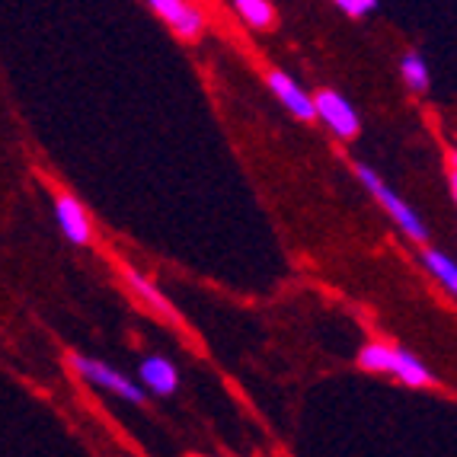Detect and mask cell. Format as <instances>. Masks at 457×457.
I'll list each match as a JSON object with an SVG mask.
<instances>
[{
  "label": "cell",
  "mask_w": 457,
  "mask_h": 457,
  "mask_svg": "<svg viewBox=\"0 0 457 457\" xmlns=\"http://www.w3.org/2000/svg\"><path fill=\"white\" fill-rule=\"evenodd\" d=\"M355 176H359V183L365 186L368 192H371L374 202H378V205H381L384 212L390 214V221L403 230L412 244H426V240H428V228H426V221H422L420 214H416V208L406 205L403 198L396 195V192L390 189V186L384 183L381 176L374 173L368 163H355Z\"/></svg>",
  "instance_id": "obj_1"
},
{
  "label": "cell",
  "mask_w": 457,
  "mask_h": 457,
  "mask_svg": "<svg viewBox=\"0 0 457 457\" xmlns=\"http://www.w3.org/2000/svg\"><path fill=\"white\" fill-rule=\"evenodd\" d=\"M71 368H74L87 384L106 390V394L122 396V400H129V403H145L147 400L145 390L137 387L135 381H129L122 371H115L112 365H106V361L90 359V355H71Z\"/></svg>",
  "instance_id": "obj_2"
},
{
  "label": "cell",
  "mask_w": 457,
  "mask_h": 457,
  "mask_svg": "<svg viewBox=\"0 0 457 457\" xmlns=\"http://www.w3.org/2000/svg\"><path fill=\"white\" fill-rule=\"evenodd\" d=\"M313 115L333 131L336 137H343V141H352V137H359L361 131V119L355 112L349 99L343 93L329 90V87H320V90L313 93Z\"/></svg>",
  "instance_id": "obj_3"
},
{
  "label": "cell",
  "mask_w": 457,
  "mask_h": 457,
  "mask_svg": "<svg viewBox=\"0 0 457 457\" xmlns=\"http://www.w3.org/2000/svg\"><path fill=\"white\" fill-rule=\"evenodd\" d=\"M147 4L179 38H189L192 42V38L205 32V13L192 0H147Z\"/></svg>",
  "instance_id": "obj_4"
},
{
  "label": "cell",
  "mask_w": 457,
  "mask_h": 457,
  "mask_svg": "<svg viewBox=\"0 0 457 457\" xmlns=\"http://www.w3.org/2000/svg\"><path fill=\"white\" fill-rule=\"evenodd\" d=\"M54 221H58L62 234L68 237V244L87 246L93 240L90 214L84 212V205L71 192H54Z\"/></svg>",
  "instance_id": "obj_5"
},
{
  "label": "cell",
  "mask_w": 457,
  "mask_h": 457,
  "mask_svg": "<svg viewBox=\"0 0 457 457\" xmlns=\"http://www.w3.org/2000/svg\"><path fill=\"white\" fill-rule=\"evenodd\" d=\"M266 84H269V90L275 93V99H278V103H282L295 119H301V122H313V119H317V115H313L311 93L297 84L295 77H288L285 71H269Z\"/></svg>",
  "instance_id": "obj_6"
},
{
  "label": "cell",
  "mask_w": 457,
  "mask_h": 457,
  "mask_svg": "<svg viewBox=\"0 0 457 457\" xmlns=\"http://www.w3.org/2000/svg\"><path fill=\"white\" fill-rule=\"evenodd\" d=\"M137 378H141V384L157 396H173L176 387H179V371H176L173 361L163 359V355H151V359L141 361V365H137Z\"/></svg>",
  "instance_id": "obj_7"
},
{
  "label": "cell",
  "mask_w": 457,
  "mask_h": 457,
  "mask_svg": "<svg viewBox=\"0 0 457 457\" xmlns=\"http://www.w3.org/2000/svg\"><path fill=\"white\" fill-rule=\"evenodd\" d=\"M387 374H394L400 384H406V387H416V390L432 387V384H435V378H432V371L426 368V361H422L420 355L406 352V349H396V345H394V355H390Z\"/></svg>",
  "instance_id": "obj_8"
},
{
  "label": "cell",
  "mask_w": 457,
  "mask_h": 457,
  "mask_svg": "<svg viewBox=\"0 0 457 457\" xmlns=\"http://www.w3.org/2000/svg\"><path fill=\"white\" fill-rule=\"evenodd\" d=\"M122 275H125V285H129V291H131V295H137L147 307H151L154 317H163V320H170V323H179V317H176V307L170 304L167 297L154 288L151 282H147L145 275L135 272L131 266H122Z\"/></svg>",
  "instance_id": "obj_9"
},
{
  "label": "cell",
  "mask_w": 457,
  "mask_h": 457,
  "mask_svg": "<svg viewBox=\"0 0 457 457\" xmlns=\"http://www.w3.org/2000/svg\"><path fill=\"white\" fill-rule=\"evenodd\" d=\"M422 266H426V272L432 275L435 282L442 285L448 295H457V266H454V260H451L448 253L422 250Z\"/></svg>",
  "instance_id": "obj_10"
},
{
  "label": "cell",
  "mask_w": 457,
  "mask_h": 457,
  "mask_svg": "<svg viewBox=\"0 0 457 457\" xmlns=\"http://www.w3.org/2000/svg\"><path fill=\"white\" fill-rule=\"evenodd\" d=\"M237 10V16L244 20L246 26H253V29H272L275 26V7L272 0H230Z\"/></svg>",
  "instance_id": "obj_11"
},
{
  "label": "cell",
  "mask_w": 457,
  "mask_h": 457,
  "mask_svg": "<svg viewBox=\"0 0 457 457\" xmlns=\"http://www.w3.org/2000/svg\"><path fill=\"white\" fill-rule=\"evenodd\" d=\"M400 74H403L406 87L412 93H426L432 87V74H428V64L420 52H406L403 62H400Z\"/></svg>",
  "instance_id": "obj_12"
},
{
  "label": "cell",
  "mask_w": 457,
  "mask_h": 457,
  "mask_svg": "<svg viewBox=\"0 0 457 457\" xmlns=\"http://www.w3.org/2000/svg\"><path fill=\"white\" fill-rule=\"evenodd\" d=\"M390 355H394V345L384 343V339H374V343H368L365 349L359 352V368H361V371L387 374Z\"/></svg>",
  "instance_id": "obj_13"
},
{
  "label": "cell",
  "mask_w": 457,
  "mask_h": 457,
  "mask_svg": "<svg viewBox=\"0 0 457 457\" xmlns=\"http://www.w3.org/2000/svg\"><path fill=\"white\" fill-rule=\"evenodd\" d=\"M333 4L343 10L345 16H352V20H361V16L374 13V10L381 7V0H333Z\"/></svg>",
  "instance_id": "obj_14"
},
{
  "label": "cell",
  "mask_w": 457,
  "mask_h": 457,
  "mask_svg": "<svg viewBox=\"0 0 457 457\" xmlns=\"http://www.w3.org/2000/svg\"><path fill=\"white\" fill-rule=\"evenodd\" d=\"M445 173H448V192L451 198L457 195V170H454V151L445 154Z\"/></svg>",
  "instance_id": "obj_15"
}]
</instances>
